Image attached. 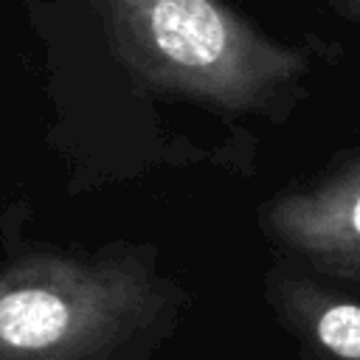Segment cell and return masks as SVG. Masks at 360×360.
Listing matches in <instances>:
<instances>
[{
  "label": "cell",
  "instance_id": "3957f363",
  "mask_svg": "<svg viewBox=\"0 0 360 360\" xmlns=\"http://www.w3.org/2000/svg\"><path fill=\"white\" fill-rule=\"evenodd\" d=\"M259 222L281 259L360 290V152L273 194Z\"/></svg>",
  "mask_w": 360,
  "mask_h": 360
},
{
  "label": "cell",
  "instance_id": "5b68a950",
  "mask_svg": "<svg viewBox=\"0 0 360 360\" xmlns=\"http://www.w3.org/2000/svg\"><path fill=\"white\" fill-rule=\"evenodd\" d=\"M346 17H352V20H357L360 22V0H332Z\"/></svg>",
  "mask_w": 360,
  "mask_h": 360
},
{
  "label": "cell",
  "instance_id": "6da1fadb",
  "mask_svg": "<svg viewBox=\"0 0 360 360\" xmlns=\"http://www.w3.org/2000/svg\"><path fill=\"white\" fill-rule=\"evenodd\" d=\"M48 143L70 188L200 166L253 174L309 93L315 53L225 0H28Z\"/></svg>",
  "mask_w": 360,
  "mask_h": 360
},
{
  "label": "cell",
  "instance_id": "277c9868",
  "mask_svg": "<svg viewBox=\"0 0 360 360\" xmlns=\"http://www.w3.org/2000/svg\"><path fill=\"white\" fill-rule=\"evenodd\" d=\"M264 298L301 360H360V301L340 287L278 256Z\"/></svg>",
  "mask_w": 360,
  "mask_h": 360
},
{
  "label": "cell",
  "instance_id": "7a4b0ae2",
  "mask_svg": "<svg viewBox=\"0 0 360 360\" xmlns=\"http://www.w3.org/2000/svg\"><path fill=\"white\" fill-rule=\"evenodd\" d=\"M186 301L146 245L31 248L0 264V360H149Z\"/></svg>",
  "mask_w": 360,
  "mask_h": 360
}]
</instances>
